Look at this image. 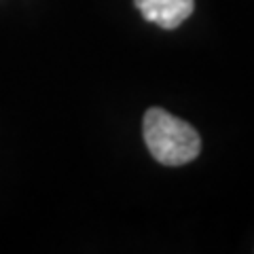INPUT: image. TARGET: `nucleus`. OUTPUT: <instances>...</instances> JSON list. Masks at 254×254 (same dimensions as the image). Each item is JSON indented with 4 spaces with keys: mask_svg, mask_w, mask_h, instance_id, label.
<instances>
[{
    "mask_svg": "<svg viewBox=\"0 0 254 254\" xmlns=\"http://www.w3.org/2000/svg\"><path fill=\"white\" fill-rule=\"evenodd\" d=\"M142 136L148 153L161 165H185L201 150V138L193 125L157 106L142 119Z\"/></svg>",
    "mask_w": 254,
    "mask_h": 254,
    "instance_id": "f257e3e1",
    "label": "nucleus"
},
{
    "mask_svg": "<svg viewBox=\"0 0 254 254\" xmlns=\"http://www.w3.org/2000/svg\"><path fill=\"white\" fill-rule=\"evenodd\" d=\"M133 4L146 21L165 30L178 28L195 9V0H133Z\"/></svg>",
    "mask_w": 254,
    "mask_h": 254,
    "instance_id": "f03ea898",
    "label": "nucleus"
}]
</instances>
